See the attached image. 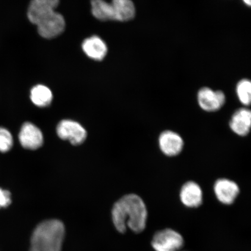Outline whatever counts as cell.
I'll list each match as a JSON object with an SVG mask.
<instances>
[{
  "mask_svg": "<svg viewBox=\"0 0 251 251\" xmlns=\"http://www.w3.org/2000/svg\"><path fill=\"white\" fill-rule=\"evenodd\" d=\"M147 214L143 200L136 194H128L113 206L112 221L119 233H124L129 228L134 233H139L146 228Z\"/></svg>",
  "mask_w": 251,
  "mask_h": 251,
  "instance_id": "6da1fadb",
  "label": "cell"
},
{
  "mask_svg": "<svg viewBox=\"0 0 251 251\" xmlns=\"http://www.w3.org/2000/svg\"><path fill=\"white\" fill-rule=\"evenodd\" d=\"M65 232L64 224L58 220L40 223L31 235L29 251H61Z\"/></svg>",
  "mask_w": 251,
  "mask_h": 251,
  "instance_id": "7a4b0ae2",
  "label": "cell"
},
{
  "mask_svg": "<svg viewBox=\"0 0 251 251\" xmlns=\"http://www.w3.org/2000/svg\"><path fill=\"white\" fill-rule=\"evenodd\" d=\"M151 244L156 251H178L183 247L184 240L177 231L166 228L153 235Z\"/></svg>",
  "mask_w": 251,
  "mask_h": 251,
  "instance_id": "3957f363",
  "label": "cell"
},
{
  "mask_svg": "<svg viewBox=\"0 0 251 251\" xmlns=\"http://www.w3.org/2000/svg\"><path fill=\"white\" fill-rule=\"evenodd\" d=\"M56 133L60 139L68 140L75 146L82 144L87 137L86 131L82 126L71 120L59 122L56 127Z\"/></svg>",
  "mask_w": 251,
  "mask_h": 251,
  "instance_id": "277c9868",
  "label": "cell"
},
{
  "mask_svg": "<svg viewBox=\"0 0 251 251\" xmlns=\"http://www.w3.org/2000/svg\"><path fill=\"white\" fill-rule=\"evenodd\" d=\"M37 26L41 36L46 39H52L64 31L65 21L61 14L54 11L43 19Z\"/></svg>",
  "mask_w": 251,
  "mask_h": 251,
  "instance_id": "5b68a950",
  "label": "cell"
},
{
  "mask_svg": "<svg viewBox=\"0 0 251 251\" xmlns=\"http://www.w3.org/2000/svg\"><path fill=\"white\" fill-rule=\"evenodd\" d=\"M201 108L207 112H215L221 109L226 102V96L222 91H214L209 87H203L197 95Z\"/></svg>",
  "mask_w": 251,
  "mask_h": 251,
  "instance_id": "8992f818",
  "label": "cell"
},
{
  "mask_svg": "<svg viewBox=\"0 0 251 251\" xmlns=\"http://www.w3.org/2000/svg\"><path fill=\"white\" fill-rule=\"evenodd\" d=\"M19 140L21 146L27 150H37L43 144L42 131L36 126L30 122L25 123L19 134Z\"/></svg>",
  "mask_w": 251,
  "mask_h": 251,
  "instance_id": "52a82bcc",
  "label": "cell"
},
{
  "mask_svg": "<svg viewBox=\"0 0 251 251\" xmlns=\"http://www.w3.org/2000/svg\"><path fill=\"white\" fill-rule=\"evenodd\" d=\"M59 0H31L28 8L27 17L31 23L37 25L43 19L52 13Z\"/></svg>",
  "mask_w": 251,
  "mask_h": 251,
  "instance_id": "ba28073f",
  "label": "cell"
},
{
  "mask_svg": "<svg viewBox=\"0 0 251 251\" xmlns=\"http://www.w3.org/2000/svg\"><path fill=\"white\" fill-rule=\"evenodd\" d=\"M216 198L225 205L233 203L240 193V188L234 181L227 178H220L214 185Z\"/></svg>",
  "mask_w": 251,
  "mask_h": 251,
  "instance_id": "9c48e42d",
  "label": "cell"
},
{
  "mask_svg": "<svg viewBox=\"0 0 251 251\" xmlns=\"http://www.w3.org/2000/svg\"><path fill=\"white\" fill-rule=\"evenodd\" d=\"M159 148L169 156H176L183 150V140L179 134L171 130L162 132L159 137Z\"/></svg>",
  "mask_w": 251,
  "mask_h": 251,
  "instance_id": "30bf717a",
  "label": "cell"
},
{
  "mask_svg": "<svg viewBox=\"0 0 251 251\" xmlns=\"http://www.w3.org/2000/svg\"><path fill=\"white\" fill-rule=\"evenodd\" d=\"M180 197L181 201L188 208H197L202 202V191L199 184L188 181L182 187Z\"/></svg>",
  "mask_w": 251,
  "mask_h": 251,
  "instance_id": "8fae6325",
  "label": "cell"
},
{
  "mask_svg": "<svg viewBox=\"0 0 251 251\" xmlns=\"http://www.w3.org/2000/svg\"><path fill=\"white\" fill-rule=\"evenodd\" d=\"M251 125V113L247 108L238 109L232 116L230 127L238 136H246L250 133Z\"/></svg>",
  "mask_w": 251,
  "mask_h": 251,
  "instance_id": "7c38bea8",
  "label": "cell"
},
{
  "mask_svg": "<svg viewBox=\"0 0 251 251\" xmlns=\"http://www.w3.org/2000/svg\"><path fill=\"white\" fill-rule=\"evenodd\" d=\"M82 48L89 57L96 61L102 60L108 51L106 44L98 36H92L84 40Z\"/></svg>",
  "mask_w": 251,
  "mask_h": 251,
  "instance_id": "4fadbf2b",
  "label": "cell"
},
{
  "mask_svg": "<svg viewBox=\"0 0 251 251\" xmlns=\"http://www.w3.org/2000/svg\"><path fill=\"white\" fill-rule=\"evenodd\" d=\"M115 21L125 22L132 20L136 15V8L131 0H112Z\"/></svg>",
  "mask_w": 251,
  "mask_h": 251,
  "instance_id": "5bb4252c",
  "label": "cell"
},
{
  "mask_svg": "<svg viewBox=\"0 0 251 251\" xmlns=\"http://www.w3.org/2000/svg\"><path fill=\"white\" fill-rule=\"evenodd\" d=\"M92 14L94 17L102 21H115L114 9L111 3L105 0H92Z\"/></svg>",
  "mask_w": 251,
  "mask_h": 251,
  "instance_id": "9a60e30c",
  "label": "cell"
},
{
  "mask_svg": "<svg viewBox=\"0 0 251 251\" xmlns=\"http://www.w3.org/2000/svg\"><path fill=\"white\" fill-rule=\"evenodd\" d=\"M30 99L34 105L39 107H46L52 102V93L48 87L37 85L31 90Z\"/></svg>",
  "mask_w": 251,
  "mask_h": 251,
  "instance_id": "2e32d148",
  "label": "cell"
},
{
  "mask_svg": "<svg viewBox=\"0 0 251 251\" xmlns=\"http://www.w3.org/2000/svg\"><path fill=\"white\" fill-rule=\"evenodd\" d=\"M236 93L238 100L244 105L249 106L251 99V83L247 78L241 80L237 84Z\"/></svg>",
  "mask_w": 251,
  "mask_h": 251,
  "instance_id": "e0dca14e",
  "label": "cell"
},
{
  "mask_svg": "<svg viewBox=\"0 0 251 251\" xmlns=\"http://www.w3.org/2000/svg\"><path fill=\"white\" fill-rule=\"evenodd\" d=\"M13 138L9 131L4 127H0V152H7L13 146Z\"/></svg>",
  "mask_w": 251,
  "mask_h": 251,
  "instance_id": "ac0fdd59",
  "label": "cell"
},
{
  "mask_svg": "<svg viewBox=\"0 0 251 251\" xmlns=\"http://www.w3.org/2000/svg\"><path fill=\"white\" fill-rule=\"evenodd\" d=\"M12 202L11 194L0 188V209L7 208Z\"/></svg>",
  "mask_w": 251,
  "mask_h": 251,
  "instance_id": "d6986e66",
  "label": "cell"
},
{
  "mask_svg": "<svg viewBox=\"0 0 251 251\" xmlns=\"http://www.w3.org/2000/svg\"><path fill=\"white\" fill-rule=\"evenodd\" d=\"M243 1L245 4L250 7L251 5V0H243Z\"/></svg>",
  "mask_w": 251,
  "mask_h": 251,
  "instance_id": "ffe728a7",
  "label": "cell"
}]
</instances>
